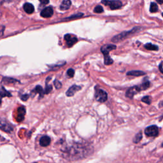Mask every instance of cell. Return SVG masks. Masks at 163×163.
<instances>
[{
  "instance_id": "cell-1",
  "label": "cell",
  "mask_w": 163,
  "mask_h": 163,
  "mask_svg": "<svg viewBox=\"0 0 163 163\" xmlns=\"http://www.w3.org/2000/svg\"><path fill=\"white\" fill-rule=\"evenodd\" d=\"M68 148L65 149L64 152L66 154V157L71 160L81 159V157H84L87 152V151L85 150V147L80 144H76Z\"/></svg>"
},
{
  "instance_id": "cell-2",
  "label": "cell",
  "mask_w": 163,
  "mask_h": 163,
  "mask_svg": "<svg viewBox=\"0 0 163 163\" xmlns=\"http://www.w3.org/2000/svg\"><path fill=\"white\" fill-rule=\"evenodd\" d=\"M101 3L106 6H108L111 10H117L122 6V3L118 0H102Z\"/></svg>"
},
{
  "instance_id": "cell-3",
  "label": "cell",
  "mask_w": 163,
  "mask_h": 163,
  "mask_svg": "<svg viewBox=\"0 0 163 163\" xmlns=\"http://www.w3.org/2000/svg\"><path fill=\"white\" fill-rule=\"evenodd\" d=\"M137 29H138V27H135L134 29L131 30V31L123 32L122 33H120V34H119V35H116L114 38H112V41H114V42H117V41H120V40L124 39V38H126L127 37H128L129 35H131V34H132V33H134L136 31H137Z\"/></svg>"
},
{
  "instance_id": "cell-4",
  "label": "cell",
  "mask_w": 163,
  "mask_h": 163,
  "mask_svg": "<svg viewBox=\"0 0 163 163\" xmlns=\"http://www.w3.org/2000/svg\"><path fill=\"white\" fill-rule=\"evenodd\" d=\"M145 134L147 136L156 137L159 134V129L155 125L148 126L145 129Z\"/></svg>"
},
{
  "instance_id": "cell-5",
  "label": "cell",
  "mask_w": 163,
  "mask_h": 163,
  "mask_svg": "<svg viewBox=\"0 0 163 163\" xmlns=\"http://www.w3.org/2000/svg\"><path fill=\"white\" fill-rule=\"evenodd\" d=\"M95 97L96 99L98 101L101 102V103H104V102H105L107 100L108 95L107 93L104 90L98 89L96 90Z\"/></svg>"
},
{
  "instance_id": "cell-6",
  "label": "cell",
  "mask_w": 163,
  "mask_h": 163,
  "mask_svg": "<svg viewBox=\"0 0 163 163\" xmlns=\"http://www.w3.org/2000/svg\"><path fill=\"white\" fill-rule=\"evenodd\" d=\"M65 40L68 47H71L75 45L78 41L76 37L71 34H67L65 36Z\"/></svg>"
},
{
  "instance_id": "cell-7",
  "label": "cell",
  "mask_w": 163,
  "mask_h": 163,
  "mask_svg": "<svg viewBox=\"0 0 163 163\" xmlns=\"http://www.w3.org/2000/svg\"><path fill=\"white\" fill-rule=\"evenodd\" d=\"M141 90H141L140 86L132 87L131 88H129V89L127 90L126 96L128 98H133V96L136 94H137L138 92H139L140 91H141Z\"/></svg>"
},
{
  "instance_id": "cell-8",
  "label": "cell",
  "mask_w": 163,
  "mask_h": 163,
  "mask_svg": "<svg viewBox=\"0 0 163 163\" xmlns=\"http://www.w3.org/2000/svg\"><path fill=\"white\" fill-rule=\"evenodd\" d=\"M116 49V46L114 45H112V44H108L102 47L101 48V51L102 53L104 54V56H109V53L110 51H113Z\"/></svg>"
},
{
  "instance_id": "cell-9",
  "label": "cell",
  "mask_w": 163,
  "mask_h": 163,
  "mask_svg": "<svg viewBox=\"0 0 163 163\" xmlns=\"http://www.w3.org/2000/svg\"><path fill=\"white\" fill-rule=\"evenodd\" d=\"M53 13H54V10L52 7H48L45 8L42 11H41L40 15L42 17L49 18L52 16Z\"/></svg>"
},
{
  "instance_id": "cell-10",
  "label": "cell",
  "mask_w": 163,
  "mask_h": 163,
  "mask_svg": "<svg viewBox=\"0 0 163 163\" xmlns=\"http://www.w3.org/2000/svg\"><path fill=\"white\" fill-rule=\"evenodd\" d=\"M82 89V87L81 86H79V85H73L72 86L69 88L68 90L66 92V94L68 97H70V96H73L76 92Z\"/></svg>"
},
{
  "instance_id": "cell-11",
  "label": "cell",
  "mask_w": 163,
  "mask_h": 163,
  "mask_svg": "<svg viewBox=\"0 0 163 163\" xmlns=\"http://www.w3.org/2000/svg\"><path fill=\"white\" fill-rule=\"evenodd\" d=\"M51 140L47 136H43L40 140V144L42 147H47L51 143Z\"/></svg>"
},
{
  "instance_id": "cell-12",
  "label": "cell",
  "mask_w": 163,
  "mask_h": 163,
  "mask_svg": "<svg viewBox=\"0 0 163 163\" xmlns=\"http://www.w3.org/2000/svg\"><path fill=\"white\" fill-rule=\"evenodd\" d=\"M26 114V109L24 108V106H21L18 110V117H17V121L21 122L24 118V115Z\"/></svg>"
},
{
  "instance_id": "cell-13",
  "label": "cell",
  "mask_w": 163,
  "mask_h": 163,
  "mask_svg": "<svg viewBox=\"0 0 163 163\" xmlns=\"http://www.w3.org/2000/svg\"><path fill=\"white\" fill-rule=\"evenodd\" d=\"M23 8L25 12L27 13H28V14H31V13H33L35 10L34 6H33L32 4L29 3H26L24 5Z\"/></svg>"
},
{
  "instance_id": "cell-14",
  "label": "cell",
  "mask_w": 163,
  "mask_h": 163,
  "mask_svg": "<svg viewBox=\"0 0 163 163\" xmlns=\"http://www.w3.org/2000/svg\"><path fill=\"white\" fill-rule=\"evenodd\" d=\"M71 5V2L70 0H63L60 5V9L61 10H66L70 8Z\"/></svg>"
},
{
  "instance_id": "cell-15",
  "label": "cell",
  "mask_w": 163,
  "mask_h": 163,
  "mask_svg": "<svg viewBox=\"0 0 163 163\" xmlns=\"http://www.w3.org/2000/svg\"><path fill=\"white\" fill-rule=\"evenodd\" d=\"M145 73L142 71H131L127 73V75L129 76H134V77H140L142 75H145Z\"/></svg>"
},
{
  "instance_id": "cell-16",
  "label": "cell",
  "mask_w": 163,
  "mask_h": 163,
  "mask_svg": "<svg viewBox=\"0 0 163 163\" xmlns=\"http://www.w3.org/2000/svg\"><path fill=\"white\" fill-rule=\"evenodd\" d=\"M1 129H2V130L8 132L12 131V129H13L12 127H11L9 124H7V123H5L3 122H1Z\"/></svg>"
},
{
  "instance_id": "cell-17",
  "label": "cell",
  "mask_w": 163,
  "mask_h": 163,
  "mask_svg": "<svg viewBox=\"0 0 163 163\" xmlns=\"http://www.w3.org/2000/svg\"><path fill=\"white\" fill-rule=\"evenodd\" d=\"M145 48L146 49L148 50V51H157L159 50L158 47L155 45H153L150 43H147L146 45H145Z\"/></svg>"
},
{
  "instance_id": "cell-18",
  "label": "cell",
  "mask_w": 163,
  "mask_h": 163,
  "mask_svg": "<svg viewBox=\"0 0 163 163\" xmlns=\"http://www.w3.org/2000/svg\"><path fill=\"white\" fill-rule=\"evenodd\" d=\"M33 92H35L36 93H39L40 97H42L43 94H45V92L43 91L42 87L40 86V85H38V86L36 87L35 88V89L33 90Z\"/></svg>"
},
{
  "instance_id": "cell-19",
  "label": "cell",
  "mask_w": 163,
  "mask_h": 163,
  "mask_svg": "<svg viewBox=\"0 0 163 163\" xmlns=\"http://www.w3.org/2000/svg\"><path fill=\"white\" fill-rule=\"evenodd\" d=\"M157 11H158V6H157V5L154 2L151 3L150 7V12L151 13H155L157 12Z\"/></svg>"
},
{
  "instance_id": "cell-20",
  "label": "cell",
  "mask_w": 163,
  "mask_h": 163,
  "mask_svg": "<svg viewBox=\"0 0 163 163\" xmlns=\"http://www.w3.org/2000/svg\"><path fill=\"white\" fill-rule=\"evenodd\" d=\"M150 83L149 81H145V82H143V84L142 85H139L140 87V89L141 90H146V89H147L148 88H149V87H150Z\"/></svg>"
},
{
  "instance_id": "cell-21",
  "label": "cell",
  "mask_w": 163,
  "mask_h": 163,
  "mask_svg": "<svg viewBox=\"0 0 163 163\" xmlns=\"http://www.w3.org/2000/svg\"><path fill=\"white\" fill-rule=\"evenodd\" d=\"M142 132H139L138 133L134 138L133 142L135 143H139L141 141V140H142Z\"/></svg>"
},
{
  "instance_id": "cell-22",
  "label": "cell",
  "mask_w": 163,
  "mask_h": 163,
  "mask_svg": "<svg viewBox=\"0 0 163 163\" xmlns=\"http://www.w3.org/2000/svg\"><path fill=\"white\" fill-rule=\"evenodd\" d=\"M1 98H4L5 96H8V97H10L11 94L8 92L7 90H5V88L3 87H1Z\"/></svg>"
},
{
  "instance_id": "cell-23",
  "label": "cell",
  "mask_w": 163,
  "mask_h": 163,
  "mask_svg": "<svg viewBox=\"0 0 163 163\" xmlns=\"http://www.w3.org/2000/svg\"><path fill=\"white\" fill-rule=\"evenodd\" d=\"M113 63V60L109 56H104V64L106 65H112Z\"/></svg>"
},
{
  "instance_id": "cell-24",
  "label": "cell",
  "mask_w": 163,
  "mask_h": 163,
  "mask_svg": "<svg viewBox=\"0 0 163 163\" xmlns=\"http://www.w3.org/2000/svg\"><path fill=\"white\" fill-rule=\"evenodd\" d=\"M142 101L143 102H144V103H147L148 104H150L151 103L152 99H151V98L150 97V96H144V97L142 99Z\"/></svg>"
},
{
  "instance_id": "cell-25",
  "label": "cell",
  "mask_w": 163,
  "mask_h": 163,
  "mask_svg": "<svg viewBox=\"0 0 163 163\" xmlns=\"http://www.w3.org/2000/svg\"><path fill=\"white\" fill-rule=\"evenodd\" d=\"M94 12L95 13H101L103 12V8L100 5H98L96 6L94 9Z\"/></svg>"
},
{
  "instance_id": "cell-26",
  "label": "cell",
  "mask_w": 163,
  "mask_h": 163,
  "mask_svg": "<svg viewBox=\"0 0 163 163\" xmlns=\"http://www.w3.org/2000/svg\"><path fill=\"white\" fill-rule=\"evenodd\" d=\"M75 75V71L72 68H70L68 69V71H67V75L71 78V77H73Z\"/></svg>"
},
{
  "instance_id": "cell-27",
  "label": "cell",
  "mask_w": 163,
  "mask_h": 163,
  "mask_svg": "<svg viewBox=\"0 0 163 163\" xmlns=\"http://www.w3.org/2000/svg\"><path fill=\"white\" fill-rule=\"evenodd\" d=\"M83 13H77V14H75V15H73V16H71V17H67V18H66L65 19L66 20V19H74V18H78V17H81L83 16Z\"/></svg>"
},
{
  "instance_id": "cell-28",
  "label": "cell",
  "mask_w": 163,
  "mask_h": 163,
  "mask_svg": "<svg viewBox=\"0 0 163 163\" xmlns=\"http://www.w3.org/2000/svg\"><path fill=\"white\" fill-rule=\"evenodd\" d=\"M54 84L55 85V87H56V89H60L61 87L62 86V84H61V83L59 81H57V80H56V81H54Z\"/></svg>"
},
{
  "instance_id": "cell-29",
  "label": "cell",
  "mask_w": 163,
  "mask_h": 163,
  "mask_svg": "<svg viewBox=\"0 0 163 163\" xmlns=\"http://www.w3.org/2000/svg\"><path fill=\"white\" fill-rule=\"evenodd\" d=\"M52 89V85H46V87H45V94H48L49 93Z\"/></svg>"
},
{
  "instance_id": "cell-30",
  "label": "cell",
  "mask_w": 163,
  "mask_h": 163,
  "mask_svg": "<svg viewBox=\"0 0 163 163\" xmlns=\"http://www.w3.org/2000/svg\"><path fill=\"white\" fill-rule=\"evenodd\" d=\"M28 98H29L28 94H24L21 96V99L23 101H26Z\"/></svg>"
},
{
  "instance_id": "cell-31",
  "label": "cell",
  "mask_w": 163,
  "mask_h": 163,
  "mask_svg": "<svg viewBox=\"0 0 163 163\" xmlns=\"http://www.w3.org/2000/svg\"><path fill=\"white\" fill-rule=\"evenodd\" d=\"M39 1L41 3L44 5L48 4L49 3V0H39Z\"/></svg>"
},
{
  "instance_id": "cell-32",
  "label": "cell",
  "mask_w": 163,
  "mask_h": 163,
  "mask_svg": "<svg viewBox=\"0 0 163 163\" xmlns=\"http://www.w3.org/2000/svg\"><path fill=\"white\" fill-rule=\"evenodd\" d=\"M162 64H163V63H161V64L159 65V70H160V71H161V72L162 73H163V68H162Z\"/></svg>"
},
{
  "instance_id": "cell-33",
  "label": "cell",
  "mask_w": 163,
  "mask_h": 163,
  "mask_svg": "<svg viewBox=\"0 0 163 163\" xmlns=\"http://www.w3.org/2000/svg\"><path fill=\"white\" fill-rule=\"evenodd\" d=\"M156 1L159 4H163V0H156Z\"/></svg>"
},
{
  "instance_id": "cell-34",
  "label": "cell",
  "mask_w": 163,
  "mask_h": 163,
  "mask_svg": "<svg viewBox=\"0 0 163 163\" xmlns=\"http://www.w3.org/2000/svg\"><path fill=\"white\" fill-rule=\"evenodd\" d=\"M162 17H163V13H162Z\"/></svg>"
}]
</instances>
